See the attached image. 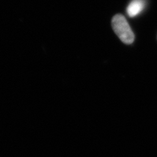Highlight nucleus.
Wrapping results in <instances>:
<instances>
[{
  "mask_svg": "<svg viewBox=\"0 0 157 157\" xmlns=\"http://www.w3.org/2000/svg\"><path fill=\"white\" fill-rule=\"evenodd\" d=\"M111 24L115 33L124 43L129 45L134 42V34L123 15L116 14L112 19Z\"/></svg>",
  "mask_w": 157,
  "mask_h": 157,
  "instance_id": "obj_1",
  "label": "nucleus"
},
{
  "mask_svg": "<svg viewBox=\"0 0 157 157\" xmlns=\"http://www.w3.org/2000/svg\"><path fill=\"white\" fill-rule=\"evenodd\" d=\"M145 7L144 0H133L128 6L126 12L129 17H134L141 12Z\"/></svg>",
  "mask_w": 157,
  "mask_h": 157,
  "instance_id": "obj_2",
  "label": "nucleus"
}]
</instances>
